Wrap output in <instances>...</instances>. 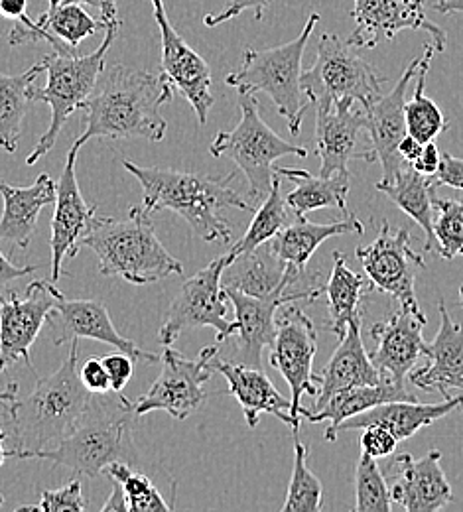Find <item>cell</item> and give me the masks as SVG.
<instances>
[{
	"mask_svg": "<svg viewBox=\"0 0 463 512\" xmlns=\"http://www.w3.org/2000/svg\"><path fill=\"white\" fill-rule=\"evenodd\" d=\"M174 87L160 73L127 65L105 67L93 93L83 103L85 130L73 142L81 148L91 138H144L160 142L166 119L160 109L172 101Z\"/></svg>",
	"mask_w": 463,
	"mask_h": 512,
	"instance_id": "cell-1",
	"label": "cell"
},
{
	"mask_svg": "<svg viewBox=\"0 0 463 512\" xmlns=\"http://www.w3.org/2000/svg\"><path fill=\"white\" fill-rule=\"evenodd\" d=\"M123 166L140 182L144 192L142 207L148 213L160 209L178 213L205 243L231 241L233 229L223 217V209L237 207L251 213L257 209L231 188V182L235 180L233 174L227 178H213L172 168L138 166L131 160H125Z\"/></svg>",
	"mask_w": 463,
	"mask_h": 512,
	"instance_id": "cell-2",
	"label": "cell"
},
{
	"mask_svg": "<svg viewBox=\"0 0 463 512\" xmlns=\"http://www.w3.org/2000/svg\"><path fill=\"white\" fill-rule=\"evenodd\" d=\"M93 392H89L77 369V341H71L66 361L56 373L38 379L26 398H16L8 406V457L26 459L34 451L54 448L67 438L83 418Z\"/></svg>",
	"mask_w": 463,
	"mask_h": 512,
	"instance_id": "cell-3",
	"label": "cell"
},
{
	"mask_svg": "<svg viewBox=\"0 0 463 512\" xmlns=\"http://www.w3.org/2000/svg\"><path fill=\"white\" fill-rule=\"evenodd\" d=\"M133 406L123 392L93 394L83 418L67 438L54 448L30 453L26 459L50 461L85 477H99L117 461L134 467L138 453L131 434V422L136 418Z\"/></svg>",
	"mask_w": 463,
	"mask_h": 512,
	"instance_id": "cell-4",
	"label": "cell"
},
{
	"mask_svg": "<svg viewBox=\"0 0 463 512\" xmlns=\"http://www.w3.org/2000/svg\"><path fill=\"white\" fill-rule=\"evenodd\" d=\"M81 247L97 255L103 276L123 278L138 286L184 272L182 262L170 255L156 237L150 213L142 205L133 207L127 219L95 215Z\"/></svg>",
	"mask_w": 463,
	"mask_h": 512,
	"instance_id": "cell-5",
	"label": "cell"
},
{
	"mask_svg": "<svg viewBox=\"0 0 463 512\" xmlns=\"http://www.w3.org/2000/svg\"><path fill=\"white\" fill-rule=\"evenodd\" d=\"M318 22L320 14L312 12L296 40L266 50H245L241 67L225 77L227 85L237 93L268 95L292 136L300 134L304 115L312 105L302 91L300 79L304 52Z\"/></svg>",
	"mask_w": 463,
	"mask_h": 512,
	"instance_id": "cell-6",
	"label": "cell"
},
{
	"mask_svg": "<svg viewBox=\"0 0 463 512\" xmlns=\"http://www.w3.org/2000/svg\"><path fill=\"white\" fill-rule=\"evenodd\" d=\"M121 18L113 20L105 28V38L99 44V48L87 56H64L52 50L50 56L42 60L44 71L48 73L46 87L38 89L34 93L36 101L48 103L52 109V121L50 127L42 134L36 148L26 156V164L34 166L40 158H44L56 144L62 128L67 119L83 107V103L93 93L101 73L105 71L107 64V52L117 40L121 32Z\"/></svg>",
	"mask_w": 463,
	"mask_h": 512,
	"instance_id": "cell-7",
	"label": "cell"
},
{
	"mask_svg": "<svg viewBox=\"0 0 463 512\" xmlns=\"http://www.w3.org/2000/svg\"><path fill=\"white\" fill-rule=\"evenodd\" d=\"M239 107V125L227 132H217L209 152L215 158H229L241 168L249 182L247 197L251 205H261L276 178L272 164L284 156L306 158L308 148L282 140L272 128L266 127L255 95L239 93Z\"/></svg>",
	"mask_w": 463,
	"mask_h": 512,
	"instance_id": "cell-8",
	"label": "cell"
},
{
	"mask_svg": "<svg viewBox=\"0 0 463 512\" xmlns=\"http://www.w3.org/2000/svg\"><path fill=\"white\" fill-rule=\"evenodd\" d=\"M387 77L375 65L365 62L347 40L324 34L318 42L316 62L302 71V91L316 109L339 103H359L367 107L383 95Z\"/></svg>",
	"mask_w": 463,
	"mask_h": 512,
	"instance_id": "cell-9",
	"label": "cell"
},
{
	"mask_svg": "<svg viewBox=\"0 0 463 512\" xmlns=\"http://www.w3.org/2000/svg\"><path fill=\"white\" fill-rule=\"evenodd\" d=\"M221 284L255 298L280 300L284 306L300 300L312 304L324 294L326 286L320 272L286 264L268 243L235 256L223 270Z\"/></svg>",
	"mask_w": 463,
	"mask_h": 512,
	"instance_id": "cell-10",
	"label": "cell"
},
{
	"mask_svg": "<svg viewBox=\"0 0 463 512\" xmlns=\"http://www.w3.org/2000/svg\"><path fill=\"white\" fill-rule=\"evenodd\" d=\"M233 258L231 253L215 258L182 284L158 331L164 347L172 345L184 331L198 327H213L217 341L235 335V321L227 320L229 298L221 284L223 270Z\"/></svg>",
	"mask_w": 463,
	"mask_h": 512,
	"instance_id": "cell-11",
	"label": "cell"
},
{
	"mask_svg": "<svg viewBox=\"0 0 463 512\" xmlns=\"http://www.w3.org/2000/svg\"><path fill=\"white\" fill-rule=\"evenodd\" d=\"M367 280L373 288L389 294L400 310L412 312L416 318L426 320L416 300V274L426 268L424 258L410 247L408 227L393 229L387 221L381 225L377 239L371 245L355 249Z\"/></svg>",
	"mask_w": 463,
	"mask_h": 512,
	"instance_id": "cell-12",
	"label": "cell"
},
{
	"mask_svg": "<svg viewBox=\"0 0 463 512\" xmlns=\"http://www.w3.org/2000/svg\"><path fill=\"white\" fill-rule=\"evenodd\" d=\"M318 353V329L302 308L286 304L280 308L276 333L270 345V365L290 386V416L302 422V398L318 396L314 359Z\"/></svg>",
	"mask_w": 463,
	"mask_h": 512,
	"instance_id": "cell-13",
	"label": "cell"
},
{
	"mask_svg": "<svg viewBox=\"0 0 463 512\" xmlns=\"http://www.w3.org/2000/svg\"><path fill=\"white\" fill-rule=\"evenodd\" d=\"M219 353L217 347H205L198 359H188L172 345L160 355L162 371L158 379L134 402V416H146L156 410L168 412L176 420H186L205 402L203 384L213 377L209 359Z\"/></svg>",
	"mask_w": 463,
	"mask_h": 512,
	"instance_id": "cell-14",
	"label": "cell"
},
{
	"mask_svg": "<svg viewBox=\"0 0 463 512\" xmlns=\"http://www.w3.org/2000/svg\"><path fill=\"white\" fill-rule=\"evenodd\" d=\"M58 292L52 280H34L24 298L16 292H10L8 298L0 294V373L18 361L32 367V347L48 323Z\"/></svg>",
	"mask_w": 463,
	"mask_h": 512,
	"instance_id": "cell-15",
	"label": "cell"
},
{
	"mask_svg": "<svg viewBox=\"0 0 463 512\" xmlns=\"http://www.w3.org/2000/svg\"><path fill=\"white\" fill-rule=\"evenodd\" d=\"M355 30L347 44L355 50H373L381 42H393L398 32L422 30L430 34L436 54L446 52V32L426 14V0H353Z\"/></svg>",
	"mask_w": 463,
	"mask_h": 512,
	"instance_id": "cell-16",
	"label": "cell"
},
{
	"mask_svg": "<svg viewBox=\"0 0 463 512\" xmlns=\"http://www.w3.org/2000/svg\"><path fill=\"white\" fill-rule=\"evenodd\" d=\"M357 103H339L328 109H316V152L320 158V176L347 174L349 162H377L371 140H361L367 132V113ZM369 136V134H367Z\"/></svg>",
	"mask_w": 463,
	"mask_h": 512,
	"instance_id": "cell-17",
	"label": "cell"
},
{
	"mask_svg": "<svg viewBox=\"0 0 463 512\" xmlns=\"http://www.w3.org/2000/svg\"><path fill=\"white\" fill-rule=\"evenodd\" d=\"M150 2L162 42V75L174 89H178L188 99L194 113L198 115L199 125H205L209 111L215 103L211 93V69L198 52L190 48L188 42L178 34L168 18L164 0Z\"/></svg>",
	"mask_w": 463,
	"mask_h": 512,
	"instance_id": "cell-18",
	"label": "cell"
},
{
	"mask_svg": "<svg viewBox=\"0 0 463 512\" xmlns=\"http://www.w3.org/2000/svg\"><path fill=\"white\" fill-rule=\"evenodd\" d=\"M387 475L391 499L404 511L436 512L454 503L438 449L428 451L420 459H414L410 453H398L387 463Z\"/></svg>",
	"mask_w": 463,
	"mask_h": 512,
	"instance_id": "cell-19",
	"label": "cell"
},
{
	"mask_svg": "<svg viewBox=\"0 0 463 512\" xmlns=\"http://www.w3.org/2000/svg\"><path fill=\"white\" fill-rule=\"evenodd\" d=\"M48 323L54 345H64L67 341L79 339H93L127 353L134 361H160V355L142 351L136 343L117 331L107 306L101 300H69L62 292H58L56 306L48 318Z\"/></svg>",
	"mask_w": 463,
	"mask_h": 512,
	"instance_id": "cell-20",
	"label": "cell"
},
{
	"mask_svg": "<svg viewBox=\"0 0 463 512\" xmlns=\"http://www.w3.org/2000/svg\"><path fill=\"white\" fill-rule=\"evenodd\" d=\"M79 148L73 144L67 152L66 166L62 170L60 182L56 184V211L52 219V237H50V249H52V282L56 284L64 276V260L75 258L81 241L87 235L97 205H89L79 190V182L75 176V162H77Z\"/></svg>",
	"mask_w": 463,
	"mask_h": 512,
	"instance_id": "cell-21",
	"label": "cell"
},
{
	"mask_svg": "<svg viewBox=\"0 0 463 512\" xmlns=\"http://www.w3.org/2000/svg\"><path fill=\"white\" fill-rule=\"evenodd\" d=\"M420 62H422V56L412 60L400 75L391 93L381 95L373 103L363 107L367 113V134H369L371 146L377 154V160L383 166L381 180H391L398 170L408 166L398 156V142L408 134L406 117H404L406 89L410 81L416 77Z\"/></svg>",
	"mask_w": 463,
	"mask_h": 512,
	"instance_id": "cell-22",
	"label": "cell"
},
{
	"mask_svg": "<svg viewBox=\"0 0 463 512\" xmlns=\"http://www.w3.org/2000/svg\"><path fill=\"white\" fill-rule=\"evenodd\" d=\"M207 365L213 373L225 377L229 384V394H233L241 404L249 428H257L263 414H272L292 430V436H298L300 422L290 416V398L282 396L274 388L263 369L221 361L219 353H215Z\"/></svg>",
	"mask_w": 463,
	"mask_h": 512,
	"instance_id": "cell-23",
	"label": "cell"
},
{
	"mask_svg": "<svg viewBox=\"0 0 463 512\" xmlns=\"http://www.w3.org/2000/svg\"><path fill=\"white\" fill-rule=\"evenodd\" d=\"M426 323L428 321L416 318L412 312L398 310L389 320L379 321L371 327V337L377 347L369 357L379 369L383 381L404 386L408 373L422 355V329Z\"/></svg>",
	"mask_w": 463,
	"mask_h": 512,
	"instance_id": "cell-24",
	"label": "cell"
},
{
	"mask_svg": "<svg viewBox=\"0 0 463 512\" xmlns=\"http://www.w3.org/2000/svg\"><path fill=\"white\" fill-rule=\"evenodd\" d=\"M440 331L432 343H424L422 355L428 365L410 371L408 381L424 392H440L450 396V388L463 390V327L452 320L446 304H438Z\"/></svg>",
	"mask_w": 463,
	"mask_h": 512,
	"instance_id": "cell-25",
	"label": "cell"
},
{
	"mask_svg": "<svg viewBox=\"0 0 463 512\" xmlns=\"http://www.w3.org/2000/svg\"><path fill=\"white\" fill-rule=\"evenodd\" d=\"M454 410L463 412V396H446L444 402H434V404H422L418 400H395V402H385L375 408H369L357 416L347 418L345 422L339 424V432H349V430H363L369 426H381L389 430L398 442L412 438L418 434L422 428L432 426L434 422L446 418Z\"/></svg>",
	"mask_w": 463,
	"mask_h": 512,
	"instance_id": "cell-26",
	"label": "cell"
},
{
	"mask_svg": "<svg viewBox=\"0 0 463 512\" xmlns=\"http://www.w3.org/2000/svg\"><path fill=\"white\" fill-rule=\"evenodd\" d=\"M235 310V349L241 365L263 369V351L272 345L276 333V312L284 306L280 300H265L225 288Z\"/></svg>",
	"mask_w": 463,
	"mask_h": 512,
	"instance_id": "cell-27",
	"label": "cell"
},
{
	"mask_svg": "<svg viewBox=\"0 0 463 512\" xmlns=\"http://www.w3.org/2000/svg\"><path fill=\"white\" fill-rule=\"evenodd\" d=\"M4 211L0 217V243L10 249H26L38 225L40 211L56 203V182L50 174H40L28 188H14L0 180Z\"/></svg>",
	"mask_w": 463,
	"mask_h": 512,
	"instance_id": "cell-28",
	"label": "cell"
},
{
	"mask_svg": "<svg viewBox=\"0 0 463 512\" xmlns=\"http://www.w3.org/2000/svg\"><path fill=\"white\" fill-rule=\"evenodd\" d=\"M361 320L351 321L345 335L339 339L330 363L318 375L316 410H320L331 396L343 388L361 384L383 383L379 369L373 365L361 339Z\"/></svg>",
	"mask_w": 463,
	"mask_h": 512,
	"instance_id": "cell-29",
	"label": "cell"
},
{
	"mask_svg": "<svg viewBox=\"0 0 463 512\" xmlns=\"http://www.w3.org/2000/svg\"><path fill=\"white\" fill-rule=\"evenodd\" d=\"M395 400H416L412 392L406 390L402 384L383 381L379 384H361V386H351L335 392L330 400L320 408V410H306L302 406L300 416L306 418L312 424L320 422H330L326 428V440L335 442L337 440V428L341 422H345L351 416H357L369 408H375L385 402H395Z\"/></svg>",
	"mask_w": 463,
	"mask_h": 512,
	"instance_id": "cell-30",
	"label": "cell"
},
{
	"mask_svg": "<svg viewBox=\"0 0 463 512\" xmlns=\"http://www.w3.org/2000/svg\"><path fill=\"white\" fill-rule=\"evenodd\" d=\"M347 233H365V225L357 217H345L341 221H333L328 225L312 223L306 215H296V221L286 225L274 239L268 241L270 249L290 266L308 268L312 255L331 237L347 235Z\"/></svg>",
	"mask_w": 463,
	"mask_h": 512,
	"instance_id": "cell-31",
	"label": "cell"
},
{
	"mask_svg": "<svg viewBox=\"0 0 463 512\" xmlns=\"http://www.w3.org/2000/svg\"><path fill=\"white\" fill-rule=\"evenodd\" d=\"M280 178L294 182V190L288 193L286 205L294 215H308L318 209H339L347 215V195L351 190V174L312 176L308 170L274 168Z\"/></svg>",
	"mask_w": 463,
	"mask_h": 512,
	"instance_id": "cell-32",
	"label": "cell"
},
{
	"mask_svg": "<svg viewBox=\"0 0 463 512\" xmlns=\"http://www.w3.org/2000/svg\"><path fill=\"white\" fill-rule=\"evenodd\" d=\"M379 192L385 193L398 209H402L414 223L422 227L426 233V251H436V235H434V207L432 195L438 190L430 176H422L410 166L398 170L391 180H381L375 186Z\"/></svg>",
	"mask_w": 463,
	"mask_h": 512,
	"instance_id": "cell-33",
	"label": "cell"
},
{
	"mask_svg": "<svg viewBox=\"0 0 463 512\" xmlns=\"http://www.w3.org/2000/svg\"><path fill=\"white\" fill-rule=\"evenodd\" d=\"M36 24L44 32L52 50L64 56L75 54L79 44L95 36L99 30H105V22L89 16L83 4L64 0H48V10L36 20Z\"/></svg>",
	"mask_w": 463,
	"mask_h": 512,
	"instance_id": "cell-34",
	"label": "cell"
},
{
	"mask_svg": "<svg viewBox=\"0 0 463 512\" xmlns=\"http://www.w3.org/2000/svg\"><path fill=\"white\" fill-rule=\"evenodd\" d=\"M42 71V62L20 75H6L0 71V148L8 154L18 150L24 119L36 103L34 83Z\"/></svg>",
	"mask_w": 463,
	"mask_h": 512,
	"instance_id": "cell-35",
	"label": "cell"
},
{
	"mask_svg": "<svg viewBox=\"0 0 463 512\" xmlns=\"http://www.w3.org/2000/svg\"><path fill=\"white\" fill-rule=\"evenodd\" d=\"M367 278L353 272L343 253H333V268L330 280L324 286V294L328 296L330 321L328 329L341 339L349 327V323L363 318V300H365Z\"/></svg>",
	"mask_w": 463,
	"mask_h": 512,
	"instance_id": "cell-36",
	"label": "cell"
},
{
	"mask_svg": "<svg viewBox=\"0 0 463 512\" xmlns=\"http://www.w3.org/2000/svg\"><path fill=\"white\" fill-rule=\"evenodd\" d=\"M434 56H436L434 46L426 44L424 52H422V62H420V67L416 71L414 95L404 105L406 130H408L410 136H414L422 144L436 140L444 130L450 128L444 113L440 111V107L430 97H426V93H424L426 79H428V73H430V64H432Z\"/></svg>",
	"mask_w": 463,
	"mask_h": 512,
	"instance_id": "cell-37",
	"label": "cell"
},
{
	"mask_svg": "<svg viewBox=\"0 0 463 512\" xmlns=\"http://www.w3.org/2000/svg\"><path fill=\"white\" fill-rule=\"evenodd\" d=\"M288 225V205L280 192V176L276 174L270 193L265 201L255 209V217L247 229V233L241 237L237 245L231 247V255L239 256L249 251H255L257 247L265 245L270 239H274L284 227Z\"/></svg>",
	"mask_w": 463,
	"mask_h": 512,
	"instance_id": "cell-38",
	"label": "cell"
},
{
	"mask_svg": "<svg viewBox=\"0 0 463 512\" xmlns=\"http://www.w3.org/2000/svg\"><path fill=\"white\" fill-rule=\"evenodd\" d=\"M294 438V465L282 512H320L324 509L322 481L308 467V446Z\"/></svg>",
	"mask_w": 463,
	"mask_h": 512,
	"instance_id": "cell-39",
	"label": "cell"
},
{
	"mask_svg": "<svg viewBox=\"0 0 463 512\" xmlns=\"http://www.w3.org/2000/svg\"><path fill=\"white\" fill-rule=\"evenodd\" d=\"M395 507L385 473L375 457L361 453L355 469V512H391Z\"/></svg>",
	"mask_w": 463,
	"mask_h": 512,
	"instance_id": "cell-40",
	"label": "cell"
},
{
	"mask_svg": "<svg viewBox=\"0 0 463 512\" xmlns=\"http://www.w3.org/2000/svg\"><path fill=\"white\" fill-rule=\"evenodd\" d=\"M105 475L121 483L129 512L172 511V505L164 501V497L152 485V481L144 473H138L133 465L125 461L111 463L105 469Z\"/></svg>",
	"mask_w": 463,
	"mask_h": 512,
	"instance_id": "cell-41",
	"label": "cell"
},
{
	"mask_svg": "<svg viewBox=\"0 0 463 512\" xmlns=\"http://www.w3.org/2000/svg\"><path fill=\"white\" fill-rule=\"evenodd\" d=\"M436 255L444 260L463 256V201L432 195Z\"/></svg>",
	"mask_w": 463,
	"mask_h": 512,
	"instance_id": "cell-42",
	"label": "cell"
},
{
	"mask_svg": "<svg viewBox=\"0 0 463 512\" xmlns=\"http://www.w3.org/2000/svg\"><path fill=\"white\" fill-rule=\"evenodd\" d=\"M87 509L83 487L79 479H71L62 489L56 491H44L40 495L38 503L24 505L18 511H42V512H83Z\"/></svg>",
	"mask_w": 463,
	"mask_h": 512,
	"instance_id": "cell-43",
	"label": "cell"
},
{
	"mask_svg": "<svg viewBox=\"0 0 463 512\" xmlns=\"http://www.w3.org/2000/svg\"><path fill=\"white\" fill-rule=\"evenodd\" d=\"M272 2H274V0H229V2L225 4V8H223L219 14H207V16L203 18V24H205L207 28H215V26H219V24H225V22L237 18L239 14H243V12H247V10H253L255 20L261 22V20L265 18L266 10L272 6Z\"/></svg>",
	"mask_w": 463,
	"mask_h": 512,
	"instance_id": "cell-44",
	"label": "cell"
},
{
	"mask_svg": "<svg viewBox=\"0 0 463 512\" xmlns=\"http://www.w3.org/2000/svg\"><path fill=\"white\" fill-rule=\"evenodd\" d=\"M361 432H363L361 434L363 453H367L375 459H385V457L393 455L400 444L389 430H385L381 426H369V428H363Z\"/></svg>",
	"mask_w": 463,
	"mask_h": 512,
	"instance_id": "cell-45",
	"label": "cell"
},
{
	"mask_svg": "<svg viewBox=\"0 0 463 512\" xmlns=\"http://www.w3.org/2000/svg\"><path fill=\"white\" fill-rule=\"evenodd\" d=\"M101 361H103V365L109 373L113 392H123V388L133 379L134 363L136 361L133 357H129L127 353L119 351V349H117V353L105 355Z\"/></svg>",
	"mask_w": 463,
	"mask_h": 512,
	"instance_id": "cell-46",
	"label": "cell"
},
{
	"mask_svg": "<svg viewBox=\"0 0 463 512\" xmlns=\"http://www.w3.org/2000/svg\"><path fill=\"white\" fill-rule=\"evenodd\" d=\"M436 188L448 186L454 190H463V160L452 154H442L438 170L430 176Z\"/></svg>",
	"mask_w": 463,
	"mask_h": 512,
	"instance_id": "cell-47",
	"label": "cell"
},
{
	"mask_svg": "<svg viewBox=\"0 0 463 512\" xmlns=\"http://www.w3.org/2000/svg\"><path fill=\"white\" fill-rule=\"evenodd\" d=\"M79 379L83 386L93 394H105L111 392V379L101 359H87L83 367L79 369Z\"/></svg>",
	"mask_w": 463,
	"mask_h": 512,
	"instance_id": "cell-48",
	"label": "cell"
},
{
	"mask_svg": "<svg viewBox=\"0 0 463 512\" xmlns=\"http://www.w3.org/2000/svg\"><path fill=\"white\" fill-rule=\"evenodd\" d=\"M440 158H442V154H440L436 142L434 140L432 142H424L418 158L410 164V168L416 170L422 176H432L438 170V166H440Z\"/></svg>",
	"mask_w": 463,
	"mask_h": 512,
	"instance_id": "cell-49",
	"label": "cell"
},
{
	"mask_svg": "<svg viewBox=\"0 0 463 512\" xmlns=\"http://www.w3.org/2000/svg\"><path fill=\"white\" fill-rule=\"evenodd\" d=\"M34 272H36V266H16L0 251V290L6 288L10 282H14L18 278H24V276H30Z\"/></svg>",
	"mask_w": 463,
	"mask_h": 512,
	"instance_id": "cell-50",
	"label": "cell"
},
{
	"mask_svg": "<svg viewBox=\"0 0 463 512\" xmlns=\"http://www.w3.org/2000/svg\"><path fill=\"white\" fill-rule=\"evenodd\" d=\"M64 2H77V4H87L91 8L99 10V18L105 22V28L109 22L119 20L117 14V0H64Z\"/></svg>",
	"mask_w": 463,
	"mask_h": 512,
	"instance_id": "cell-51",
	"label": "cell"
},
{
	"mask_svg": "<svg viewBox=\"0 0 463 512\" xmlns=\"http://www.w3.org/2000/svg\"><path fill=\"white\" fill-rule=\"evenodd\" d=\"M103 512H129L127 509V499L123 493V487L119 481L111 479V495L107 499V503L101 507Z\"/></svg>",
	"mask_w": 463,
	"mask_h": 512,
	"instance_id": "cell-52",
	"label": "cell"
},
{
	"mask_svg": "<svg viewBox=\"0 0 463 512\" xmlns=\"http://www.w3.org/2000/svg\"><path fill=\"white\" fill-rule=\"evenodd\" d=\"M420 150H422V142L416 140V138L410 136V134H406V136L398 142V156H400L402 162L408 164V166L418 158Z\"/></svg>",
	"mask_w": 463,
	"mask_h": 512,
	"instance_id": "cell-53",
	"label": "cell"
},
{
	"mask_svg": "<svg viewBox=\"0 0 463 512\" xmlns=\"http://www.w3.org/2000/svg\"><path fill=\"white\" fill-rule=\"evenodd\" d=\"M434 10L440 14H463V0H436Z\"/></svg>",
	"mask_w": 463,
	"mask_h": 512,
	"instance_id": "cell-54",
	"label": "cell"
},
{
	"mask_svg": "<svg viewBox=\"0 0 463 512\" xmlns=\"http://www.w3.org/2000/svg\"><path fill=\"white\" fill-rule=\"evenodd\" d=\"M16 398H18V384L8 383L4 390H0V402L2 404H10Z\"/></svg>",
	"mask_w": 463,
	"mask_h": 512,
	"instance_id": "cell-55",
	"label": "cell"
},
{
	"mask_svg": "<svg viewBox=\"0 0 463 512\" xmlns=\"http://www.w3.org/2000/svg\"><path fill=\"white\" fill-rule=\"evenodd\" d=\"M8 455H6V449H4V446H2V440H0V465L4 463V459H6Z\"/></svg>",
	"mask_w": 463,
	"mask_h": 512,
	"instance_id": "cell-56",
	"label": "cell"
},
{
	"mask_svg": "<svg viewBox=\"0 0 463 512\" xmlns=\"http://www.w3.org/2000/svg\"><path fill=\"white\" fill-rule=\"evenodd\" d=\"M6 438H8V434H6V432H4V430H2V426H0V440H2V442H4V440H6Z\"/></svg>",
	"mask_w": 463,
	"mask_h": 512,
	"instance_id": "cell-57",
	"label": "cell"
},
{
	"mask_svg": "<svg viewBox=\"0 0 463 512\" xmlns=\"http://www.w3.org/2000/svg\"><path fill=\"white\" fill-rule=\"evenodd\" d=\"M460 306L463 308V286L460 288Z\"/></svg>",
	"mask_w": 463,
	"mask_h": 512,
	"instance_id": "cell-58",
	"label": "cell"
},
{
	"mask_svg": "<svg viewBox=\"0 0 463 512\" xmlns=\"http://www.w3.org/2000/svg\"><path fill=\"white\" fill-rule=\"evenodd\" d=\"M2 505H4V495L0 493V507H2Z\"/></svg>",
	"mask_w": 463,
	"mask_h": 512,
	"instance_id": "cell-59",
	"label": "cell"
}]
</instances>
